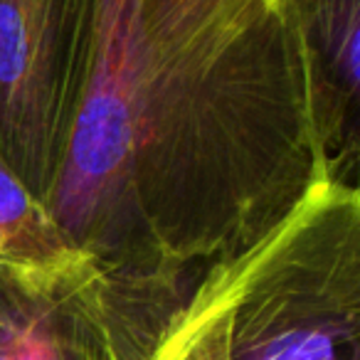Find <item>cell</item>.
<instances>
[{"instance_id":"obj_3","label":"cell","mask_w":360,"mask_h":360,"mask_svg":"<svg viewBox=\"0 0 360 360\" xmlns=\"http://www.w3.org/2000/svg\"><path fill=\"white\" fill-rule=\"evenodd\" d=\"M227 360H360V193L326 178L235 257Z\"/></svg>"},{"instance_id":"obj_2","label":"cell","mask_w":360,"mask_h":360,"mask_svg":"<svg viewBox=\"0 0 360 360\" xmlns=\"http://www.w3.org/2000/svg\"><path fill=\"white\" fill-rule=\"evenodd\" d=\"M232 286L235 257L186 279L0 262V360H227Z\"/></svg>"},{"instance_id":"obj_5","label":"cell","mask_w":360,"mask_h":360,"mask_svg":"<svg viewBox=\"0 0 360 360\" xmlns=\"http://www.w3.org/2000/svg\"><path fill=\"white\" fill-rule=\"evenodd\" d=\"M99 0H0V158L47 202L91 62Z\"/></svg>"},{"instance_id":"obj_7","label":"cell","mask_w":360,"mask_h":360,"mask_svg":"<svg viewBox=\"0 0 360 360\" xmlns=\"http://www.w3.org/2000/svg\"><path fill=\"white\" fill-rule=\"evenodd\" d=\"M79 257L45 202L0 158V262L60 266Z\"/></svg>"},{"instance_id":"obj_1","label":"cell","mask_w":360,"mask_h":360,"mask_svg":"<svg viewBox=\"0 0 360 360\" xmlns=\"http://www.w3.org/2000/svg\"><path fill=\"white\" fill-rule=\"evenodd\" d=\"M134 168L183 271L250 250L333 175L286 0H136Z\"/></svg>"},{"instance_id":"obj_6","label":"cell","mask_w":360,"mask_h":360,"mask_svg":"<svg viewBox=\"0 0 360 360\" xmlns=\"http://www.w3.org/2000/svg\"><path fill=\"white\" fill-rule=\"evenodd\" d=\"M299 27L314 111L333 175L353 183L358 165L360 0H286Z\"/></svg>"},{"instance_id":"obj_4","label":"cell","mask_w":360,"mask_h":360,"mask_svg":"<svg viewBox=\"0 0 360 360\" xmlns=\"http://www.w3.org/2000/svg\"><path fill=\"white\" fill-rule=\"evenodd\" d=\"M136 0H99L91 62L47 210L79 255L129 279H186L136 198Z\"/></svg>"}]
</instances>
